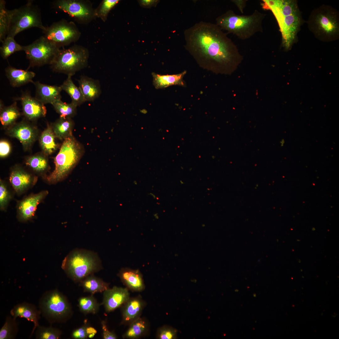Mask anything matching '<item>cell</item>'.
<instances>
[{
  "label": "cell",
  "instance_id": "obj_1",
  "mask_svg": "<svg viewBox=\"0 0 339 339\" xmlns=\"http://www.w3.org/2000/svg\"><path fill=\"white\" fill-rule=\"evenodd\" d=\"M184 34L185 49L204 69L229 74L243 60L237 46L216 24L200 21Z\"/></svg>",
  "mask_w": 339,
  "mask_h": 339
},
{
  "label": "cell",
  "instance_id": "obj_2",
  "mask_svg": "<svg viewBox=\"0 0 339 339\" xmlns=\"http://www.w3.org/2000/svg\"><path fill=\"white\" fill-rule=\"evenodd\" d=\"M264 10L272 13L278 23L282 37V46L286 51L295 41L302 22L297 2L293 0H262Z\"/></svg>",
  "mask_w": 339,
  "mask_h": 339
},
{
  "label": "cell",
  "instance_id": "obj_3",
  "mask_svg": "<svg viewBox=\"0 0 339 339\" xmlns=\"http://www.w3.org/2000/svg\"><path fill=\"white\" fill-rule=\"evenodd\" d=\"M266 14L256 10L250 15H239L229 10L218 16L216 24L223 30L242 40L248 39L263 31L262 22Z\"/></svg>",
  "mask_w": 339,
  "mask_h": 339
},
{
  "label": "cell",
  "instance_id": "obj_4",
  "mask_svg": "<svg viewBox=\"0 0 339 339\" xmlns=\"http://www.w3.org/2000/svg\"><path fill=\"white\" fill-rule=\"evenodd\" d=\"M339 16L336 9L331 6L322 5L312 12L308 22V27L320 40H336L339 36Z\"/></svg>",
  "mask_w": 339,
  "mask_h": 339
},
{
  "label": "cell",
  "instance_id": "obj_5",
  "mask_svg": "<svg viewBox=\"0 0 339 339\" xmlns=\"http://www.w3.org/2000/svg\"><path fill=\"white\" fill-rule=\"evenodd\" d=\"M62 267L73 281L80 282L86 277L100 270L102 268V265L96 253L77 249L65 258Z\"/></svg>",
  "mask_w": 339,
  "mask_h": 339
},
{
  "label": "cell",
  "instance_id": "obj_6",
  "mask_svg": "<svg viewBox=\"0 0 339 339\" xmlns=\"http://www.w3.org/2000/svg\"><path fill=\"white\" fill-rule=\"evenodd\" d=\"M84 152L82 144L72 136L63 141L54 158L55 168L46 177L50 183H55L66 178L78 163Z\"/></svg>",
  "mask_w": 339,
  "mask_h": 339
},
{
  "label": "cell",
  "instance_id": "obj_7",
  "mask_svg": "<svg viewBox=\"0 0 339 339\" xmlns=\"http://www.w3.org/2000/svg\"><path fill=\"white\" fill-rule=\"evenodd\" d=\"M39 309L50 324L64 322L72 315L71 305L66 297L57 289L47 291L40 298Z\"/></svg>",
  "mask_w": 339,
  "mask_h": 339
},
{
  "label": "cell",
  "instance_id": "obj_8",
  "mask_svg": "<svg viewBox=\"0 0 339 339\" xmlns=\"http://www.w3.org/2000/svg\"><path fill=\"white\" fill-rule=\"evenodd\" d=\"M89 52L85 47L75 45L67 48L60 49L50 65L54 72L73 75L87 67Z\"/></svg>",
  "mask_w": 339,
  "mask_h": 339
},
{
  "label": "cell",
  "instance_id": "obj_9",
  "mask_svg": "<svg viewBox=\"0 0 339 339\" xmlns=\"http://www.w3.org/2000/svg\"><path fill=\"white\" fill-rule=\"evenodd\" d=\"M9 27L7 37L14 38L19 32L32 27L46 30L38 8L29 0L23 6L8 10Z\"/></svg>",
  "mask_w": 339,
  "mask_h": 339
},
{
  "label": "cell",
  "instance_id": "obj_10",
  "mask_svg": "<svg viewBox=\"0 0 339 339\" xmlns=\"http://www.w3.org/2000/svg\"><path fill=\"white\" fill-rule=\"evenodd\" d=\"M60 49L42 36L24 46V51L29 61V67H40L50 65Z\"/></svg>",
  "mask_w": 339,
  "mask_h": 339
},
{
  "label": "cell",
  "instance_id": "obj_11",
  "mask_svg": "<svg viewBox=\"0 0 339 339\" xmlns=\"http://www.w3.org/2000/svg\"><path fill=\"white\" fill-rule=\"evenodd\" d=\"M43 32L45 38L60 48L76 41L81 34L73 22L65 20L54 23Z\"/></svg>",
  "mask_w": 339,
  "mask_h": 339
},
{
  "label": "cell",
  "instance_id": "obj_12",
  "mask_svg": "<svg viewBox=\"0 0 339 339\" xmlns=\"http://www.w3.org/2000/svg\"><path fill=\"white\" fill-rule=\"evenodd\" d=\"M56 8L67 13L79 22H89L95 16V10L84 1L77 0H58L54 2Z\"/></svg>",
  "mask_w": 339,
  "mask_h": 339
},
{
  "label": "cell",
  "instance_id": "obj_13",
  "mask_svg": "<svg viewBox=\"0 0 339 339\" xmlns=\"http://www.w3.org/2000/svg\"><path fill=\"white\" fill-rule=\"evenodd\" d=\"M7 132L10 136L18 139L26 150L30 147L37 135L36 128L24 121L15 123L9 127Z\"/></svg>",
  "mask_w": 339,
  "mask_h": 339
},
{
  "label": "cell",
  "instance_id": "obj_14",
  "mask_svg": "<svg viewBox=\"0 0 339 339\" xmlns=\"http://www.w3.org/2000/svg\"><path fill=\"white\" fill-rule=\"evenodd\" d=\"M18 100L20 101L23 113L28 120L34 121L46 116L47 110L45 105L29 93H23Z\"/></svg>",
  "mask_w": 339,
  "mask_h": 339
},
{
  "label": "cell",
  "instance_id": "obj_15",
  "mask_svg": "<svg viewBox=\"0 0 339 339\" xmlns=\"http://www.w3.org/2000/svg\"><path fill=\"white\" fill-rule=\"evenodd\" d=\"M129 299L127 288L114 286L104 292L102 304L105 311L110 312L125 304Z\"/></svg>",
  "mask_w": 339,
  "mask_h": 339
},
{
  "label": "cell",
  "instance_id": "obj_16",
  "mask_svg": "<svg viewBox=\"0 0 339 339\" xmlns=\"http://www.w3.org/2000/svg\"><path fill=\"white\" fill-rule=\"evenodd\" d=\"M10 314L16 319L18 317L23 318L33 323L34 327L30 335L31 337L35 329L39 326L41 315L40 310L33 304L24 302L14 306L10 310Z\"/></svg>",
  "mask_w": 339,
  "mask_h": 339
},
{
  "label": "cell",
  "instance_id": "obj_17",
  "mask_svg": "<svg viewBox=\"0 0 339 339\" xmlns=\"http://www.w3.org/2000/svg\"><path fill=\"white\" fill-rule=\"evenodd\" d=\"M48 193L47 191H43L30 196L20 202L18 207L19 218L26 221L33 216L37 205Z\"/></svg>",
  "mask_w": 339,
  "mask_h": 339
},
{
  "label": "cell",
  "instance_id": "obj_18",
  "mask_svg": "<svg viewBox=\"0 0 339 339\" xmlns=\"http://www.w3.org/2000/svg\"><path fill=\"white\" fill-rule=\"evenodd\" d=\"M33 83L35 88V98L43 104H51L61 100V92L62 90L60 86L43 84L39 81L33 82Z\"/></svg>",
  "mask_w": 339,
  "mask_h": 339
},
{
  "label": "cell",
  "instance_id": "obj_19",
  "mask_svg": "<svg viewBox=\"0 0 339 339\" xmlns=\"http://www.w3.org/2000/svg\"><path fill=\"white\" fill-rule=\"evenodd\" d=\"M10 182L15 191L21 192L35 183L37 178L20 169L13 170L9 177Z\"/></svg>",
  "mask_w": 339,
  "mask_h": 339
},
{
  "label": "cell",
  "instance_id": "obj_20",
  "mask_svg": "<svg viewBox=\"0 0 339 339\" xmlns=\"http://www.w3.org/2000/svg\"><path fill=\"white\" fill-rule=\"evenodd\" d=\"M78 82L85 102L93 101L100 95L101 91L99 80L82 76Z\"/></svg>",
  "mask_w": 339,
  "mask_h": 339
},
{
  "label": "cell",
  "instance_id": "obj_21",
  "mask_svg": "<svg viewBox=\"0 0 339 339\" xmlns=\"http://www.w3.org/2000/svg\"><path fill=\"white\" fill-rule=\"evenodd\" d=\"M5 72L10 84L13 87H19L30 82L33 83L32 79L35 75L33 72L17 69L11 66L7 67Z\"/></svg>",
  "mask_w": 339,
  "mask_h": 339
},
{
  "label": "cell",
  "instance_id": "obj_22",
  "mask_svg": "<svg viewBox=\"0 0 339 339\" xmlns=\"http://www.w3.org/2000/svg\"><path fill=\"white\" fill-rule=\"evenodd\" d=\"M118 276L122 282L133 291H140L144 288L142 275L138 270L123 268L120 270Z\"/></svg>",
  "mask_w": 339,
  "mask_h": 339
},
{
  "label": "cell",
  "instance_id": "obj_23",
  "mask_svg": "<svg viewBox=\"0 0 339 339\" xmlns=\"http://www.w3.org/2000/svg\"><path fill=\"white\" fill-rule=\"evenodd\" d=\"M186 73V71H184L175 74L161 75L153 73L152 75L153 85L157 89L164 88L174 85L183 86L184 83L183 78Z\"/></svg>",
  "mask_w": 339,
  "mask_h": 339
},
{
  "label": "cell",
  "instance_id": "obj_24",
  "mask_svg": "<svg viewBox=\"0 0 339 339\" xmlns=\"http://www.w3.org/2000/svg\"><path fill=\"white\" fill-rule=\"evenodd\" d=\"M74 124L72 118L60 117L51 126L56 137L64 141L73 136L72 131Z\"/></svg>",
  "mask_w": 339,
  "mask_h": 339
},
{
  "label": "cell",
  "instance_id": "obj_25",
  "mask_svg": "<svg viewBox=\"0 0 339 339\" xmlns=\"http://www.w3.org/2000/svg\"><path fill=\"white\" fill-rule=\"evenodd\" d=\"M125 304L122 310L123 322H132L138 318L143 308V302L140 299L135 298L129 299Z\"/></svg>",
  "mask_w": 339,
  "mask_h": 339
},
{
  "label": "cell",
  "instance_id": "obj_26",
  "mask_svg": "<svg viewBox=\"0 0 339 339\" xmlns=\"http://www.w3.org/2000/svg\"><path fill=\"white\" fill-rule=\"evenodd\" d=\"M84 291L92 294L104 292L109 288V284L93 274L84 278L80 282Z\"/></svg>",
  "mask_w": 339,
  "mask_h": 339
},
{
  "label": "cell",
  "instance_id": "obj_27",
  "mask_svg": "<svg viewBox=\"0 0 339 339\" xmlns=\"http://www.w3.org/2000/svg\"><path fill=\"white\" fill-rule=\"evenodd\" d=\"M56 137L51 126L48 124L39 139L41 148L46 155H50L57 149L58 146L55 141Z\"/></svg>",
  "mask_w": 339,
  "mask_h": 339
},
{
  "label": "cell",
  "instance_id": "obj_28",
  "mask_svg": "<svg viewBox=\"0 0 339 339\" xmlns=\"http://www.w3.org/2000/svg\"><path fill=\"white\" fill-rule=\"evenodd\" d=\"M72 77L67 76L60 87L62 90L64 91L70 96L71 102L78 106L85 101L80 89L74 83Z\"/></svg>",
  "mask_w": 339,
  "mask_h": 339
},
{
  "label": "cell",
  "instance_id": "obj_29",
  "mask_svg": "<svg viewBox=\"0 0 339 339\" xmlns=\"http://www.w3.org/2000/svg\"><path fill=\"white\" fill-rule=\"evenodd\" d=\"M20 116V112L16 102L9 106H4L0 109V121L3 126L10 127L13 125Z\"/></svg>",
  "mask_w": 339,
  "mask_h": 339
},
{
  "label": "cell",
  "instance_id": "obj_30",
  "mask_svg": "<svg viewBox=\"0 0 339 339\" xmlns=\"http://www.w3.org/2000/svg\"><path fill=\"white\" fill-rule=\"evenodd\" d=\"M16 319L12 316L6 317L5 322L0 330V339L15 338L18 331Z\"/></svg>",
  "mask_w": 339,
  "mask_h": 339
},
{
  "label": "cell",
  "instance_id": "obj_31",
  "mask_svg": "<svg viewBox=\"0 0 339 339\" xmlns=\"http://www.w3.org/2000/svg\"><path fill=\"white\" fill-rule=\"evenodd\" d=\"M2 43L0 48V54L4 59L16 52L24 50V46L18 43L13 37H7Z\"/></svg>",
  "mask_w": 339,
  "mask_h": 339
},
{
  "label": "cell",
  "instance_id": "obj_32",
  "mask_svg": "<svg viewBox=\"0 0 339 339\" xmlns=\"http://www.w3.org/2000/svg\"><path fill=\"white\" fill-rule=\"evenodd\" d=\"M51 105L60 117L72 118L76 114L77 106L71 102L67 103L60 100L53 102Z\"/></svg>",
  "mask_w": 339,
  "mask_h": 339
},
{
  "label": "cell",
  "instance_id": "obj_33",
  "mask_svg": "<svg viewBox=\"0 0 339 339\" xmlns=\"http://www.w3.org/2000/svg\"><path fill=\"white\" fill-rule=\"evenodd\" d=\"M78 303L80 310L84 314H95L99 310V304L92 295L80 298Z\"/></svg>",
  "mask_w": 339,
  "mask_h": 339
},
{
  "label": "cell",
  "instance_id": "obj_34",
  "mask_svg": "<svg viewBox=\"0 0 339 339\" xmlns=\"http://www.w3.org/2000/svg\"><path fill=\"white\" fill-rule=\"evenodd\" d=\"M147 328L146 323L143 319L138 317L133 321L129 328L123 335L125 338H138L144 332Z\"/></svg>",
  "mask_w": 339,
  "mask_h": 339
},
{
  "label": "cell",
  "instance_id": "obj_35",
  "mask_svg": "<svg viewBox=\"0 0 339 339\" xmlns=\"http://www.w3.org/2000/svg\"><path fill=\"white\" fill-rule=\"evenodd\" d=\"M6 2L0 1V41L1 43L7 37L9 27L8 11L5 8Z\"/></svg>",
  "mask_w": 339,
  "mask_h": 339
},
{
  "label": "cell",
  "instance_id": "obj_36",
  "mask_svg": "<svg viewBox=\"0 0 339 339\" xmlns=\"http://www.w3.org/2000/svg\"><path fill=\"white\" fill-rule=\"evenodd\" d=\"M36 329L35 336L37 339H58L60 338L62 334L60 330L52 326L39 325Z\"/></svg>",
  "mask_w": 339,
  "mask_h": 339
},
{
  "label": "cell",
  "instance_id": "obj_37",
  "mask_svg": "<svg viewBox=\"0 0 339 339\" xmlns=\"http://www.w3.org/2000/svg\"><path fill=\"white\" fill-rule=\"evenodd\" d=\"M25 163L34 170L42 172L45 170L48 167V161L44 156L36 155L28 158Z\"/></svg>",
  "mask_w": 339,
  "mask_h": 339
},
{
  "label": "cell",
  "instance_id": "obj_38",
  "mask_svg": "<svg viewBox=\"0 0 339 339\" xmlns=\"http://www.w3.org/2000/svg\"><path fill=\"white\" fill-rule=\"evenodd\" d=\"M119 1V0H103L98 8L95 10V16L100 18L105 22L110 10Z\"/></svg>",
  "mask_w": 339,
  "mask_h": 339
},
{
  "label": "cell",
  "instance_id": "obj_39",
  "mask_svg": "<svg viewBox=\"0 0 339 339\" xmlns=\"http://www.w3.org/2000/svg\"><path fill=\"white\" fill-rule=\"evenodd\" d=\"M10 194L5 185L3 181H0V207L1 209H4L10 199Z\"/></svg>",
  "mask_w": 339,
  "mask_h": 339
},
{
  "label": "cell",
  "instance_id": "obj_40",
  "mask_svg": "<svg viewBox=\"0 0 339 339\" xmlns=\"http://www.w3.org/2000/svg\"><path fill=\"white\" fill-rule=\"evenodd\" d=\"M176 330L170 327L165 326L161 328L158 333V338L160 339H173L176 337Z\"/></svg>",
  "mask_w": 339,
  "mask_h": 339
},
{
  "label": "cell",
  "instance_id": "obj_41",
  "mask_svg": "<svg viewBox=\"0 0 339 339\" xmlns=\"http://www.w3.org/2000/svg\"><path fill=\"white\" fill-rule=\"evenodd\" d=\"M11 151V146L7 141L2 140L0 142V156L3 158L7 156Z\"/></svg>",
  "mask_w": 339,
  "mask_h": 339
},
{
  "label": "cell",
  "instance_id": "obj_42",
  "mask_svg": "<svg viewBox=\"0 0 339 339\" xmlns=\"http://www.w3.org/2000/svg\"><path fill=\"white\" fill-rule=\"evenodd\" d=\"M87 326L84 325L74 330L72 333V337L76 339H84L87 338L88 337L86 332Z\"/></svg>",
  "mask_w": 339,
  "mask_h": 339
},
{
  "label": "cell",
  "instance_id": "obj_43",
  "mask_svg": "<svg viewBox=\"0 0 339 339\" xmlns=\"http://www.w3.org/2000/svg\"><path fill=\"white\" fill-rule=\"evenodd\" d=\"M101 325L103 331L102 337L103 339H116L117 338L116 335L108 329L105 321H103L101 322Z\"/></svg>",
  "mask_w": 339,
  "mask_h": 339
},
{
  "label": "cell",
  "instance_id": "obj_44",
  "mask_svg": "<svg viewBox=\"0 0 339 339\" xmlns=\"http://www.w3.org/2000/svg\"><path fill=\"white\" fill-rule=\"evenodd\" d=\"M231 1L237 6L240 12L243 13L244 9L246 5L247 0H233Z\"/></svg>",
  "mask_w": 339,
  "mask_h": 339
},
{
  "label": "cell",
  "instance_id": "obj_45",
  "mask_svg": "<svg viewBox=\"0 0 339 339\" xmlns=\"http://www.w3.org/2000/svg\"><path fill=\"white\" fill-rule=\"evenodd\" d=\"M86 332L87 337L89 338H92L97 333V331L94 327L87 326Z\"/></svg>",
  "mask_w": 339,
  "mask_h": 339
},
{
  "label": "cell",
  "instance_id": "obj_46",
  "mask_svg": "<svg viewBox=\"0 0 339 339\" xmlns=\"http://www.w3.org/2000/svg\"><path fill=\"white\" fill-rule=\"evenodd\" d=\"M155 1L147 0H143L141 2L142 4L144 6H150L153 3L155 2Z\"/></svg>",
  "mask_w": 339,
  "mask_h": 339
},
{
  "label": "cell",
  "instance_id": "obj_47",
  "mask_svg": "<svg viewBox=\"0 0 339 339\" xmlns=\"http://www.w3.org/2000/svg\"><path fill=\"white\" fill-rule=\"evenodd\" d=\"M149 195L151 196L152 197H153V198L156 199V196L153 193H149Z\"/></svg>",
  "mask_w": 339,
  "mask_h": 339
},
{
  "label": "cell",
  "instance_id": "obj_48",
  "mask_svg": "<svg viewBox=\"0 0 339 339\" xmlns=\"http://www.w3.org/2000/svg\"><path fill=\"white\" fill-rule=\"evenodd\" d=\"M133 183H134V184H135V185H137V181H136V180H134V181H133Z\"/></svg>",
  "mask_w": 339,
  "mask_h": 339
}]
</instances>
